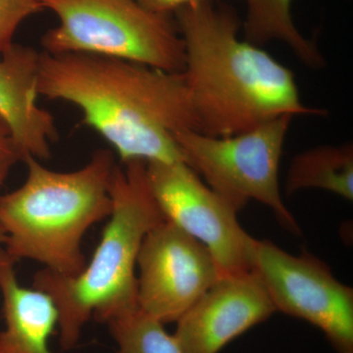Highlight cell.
I'll return each instance as SVG.
<instances>
[{"instance_id": "18", "label": "cell", "mask_w": 353, "mask_h": 353, "mask_svg": "<svg viewBox=\"0 0 353 353\" xmlns=\"http://www.w3.org/2000/svg\"><path fill=\"white\" fill-rule=\"evenodd\" d=\"M137 1L153 12L174 14L181 7L188 6L192 2L201 1V0H137Z\"/></svg>"}, {"instance_id": "16", "label": "cell", "mask_w": 353, "mask_h": 353, "mask_svg": "<svg viewBox=\"0 0 353 353\" xmlns=\"http://www.w3.org/2000/svg\"><path fill=\"white\" fill-rule=\"evenodd\" d=\"M43 10L41 0H0V52L13 43L14 34L26 19Z\"/></svg>"}, {"instance_id": "5", "label": "cell", "mask_w": 353, "mask_h": 353, "mask_svg": "<svg viewBox=\"0 0 353 353\" xmlns=\"http://www.w3.org/2000/svg\"><path fill=\"white\" fill-rule=\"evenodd\" d=\"M58 18L41 37L50 54L88 53L163 71L185 68V43L173 14L148 10L137 0H41Z\"/></svg>"}, {"instance_id": "8", "label": "cell", "mask_w": 353, "mask_h": 353, "mask_svg": "<svg viewBox=\"0 0 353 353\" xmlns=\"http://www.w3.org/2000/svg\"><path fill=\"white\" fill-rule=\"evenodd\" d=\"M253 271L276 311L321 330L336 353H353V290L328 265L306 250L292 255L257 240Z\"/></svg>"}, {"instance_id": "1", "label": "cell", "mask_w": 353, "mask_h": 353, "mask_svg": "<svg viewBox=\"0 0 353 353\" xmlns=\"http://www.w3.org/2000/svg\"><path fill=\"white\" fill-rule=\"evenodd\" d=\"M39 95L73 104L105 139L121 163L185 162L176 132H199L182 72L118 58L41 52Z\"/></svg>"}, {"instance_id": "2", "label": "cell", "mask_w": 353, "mask_h": 353, "mask_svg": "<svg viewBox=\"0 0 353 353\" xmlns=\"http://www.w3.org/2000/svg\"><path fill=\"white\" fill-rule=\"evenodd\" d=\"M173 15L185 43L182 73L199 132L230 137L281 116L326 114L303 103L290 69L240 39L233 9L201 0Z\"/></svg>"}, {"instance_id": "4", "label": "cell", "mask_w": 353, "mask_h": 353, "mask_svg": "<svg viewBox=\"0 0 353 353\" xmlns=\"http://www.w3.org/2000/svg\"><path fill=\"white\" fill-rule=\"evenodd\" d=\"M112 210L101 241L75 276L41 269L32 287L51 297L58 311L60 347L78 345L90 319L105 324L138 308L137 261L146 234L164 220L146 178V162L116 164L110 185Z\"/></svg>"}, {"instance_id": "3", "label": "cell", "mask_w": 353, "mask_h": 353, "mask_svg": "<svg viewBox=\"0 0 353 353\" xmlns=\"http://www.w3.org/2000/svg\"><path fill=\"white\" fill-rule=\"evenodd\" d=\"M27 178L0 196L4 250L17 263L31 260L61 276H75L87 264L83 240L88 230L112 210V150L94 152L82 168L55 171L26 157Z\"/></svg>"}, {"instance_id": "7", "label": "cell", "mask_w": 353, "mask_h": 353, "mask_svg": "<svg viewBox=\"0 0 353 353\" xmlns=\"http://www.w3.org/2000/svg\"><path fill=\"white\" fill-rule=\"evenodd\" d=\"M146 178L165 219L208 248L222 276L253 271L257 240L236 210L185 162H146Z\"/></svg>"}, {"instance_id": "12", "label": "cell", "mask_w": 353, "mask_h": 353, "mask_svg": "<svg viewBox=\"0 0 353 353\" xmlns=\"http://www.w3.org/2000/svg\"><path fill=\"white\" fill-rule=\"evenodd\" d=\"M16 262L0 245V294L4 329L0 353H53L50 340L57 328L58 311L51 297L21 284Z\"/></svg>"}, {"instance_id": "15", "label": "cell", "mask_w": 353, "mask_h": 353, "mask_svg": "<svg viewBox=\"0 0 353 353\" xmlns=\"http://www.w3.org/2000/svg\"><path fill=\"white\" fill-rule=\"evenodd\" d=\"M105 324L117 347L116 353H182L164 325L139 308L115 316Z\"/></svg>"}, {"instance_id": "13", "label": "cell", "mask_w": 353, "mask_h": 353, "mask_svg": "<svg viewBox=\"0 0 353 353\" xmlns=\"http://www.w3.org/2000/svg\"><path fill=\"white\" fill-rule=\"evenodd\" d=\"M306 189L328 190L352 201V143L316 146L292 158L285 176V194Z\"/></svg>"}, {"instance_id": "11", "label": "cell", "mask_w": 353, "mask_h": 353, "mask_svg": "<svg viewBox=\"0 0 353 353\" xmlns=\"http://www.w3.org/2000/svg\"><path fill=\"white\" fill-rule=\"evenodd\" d=\"M39 62L41 52L24 44L13 43L0 52V117L24 158L41 161L51 157L58 132L52 114L38 104Z\"/></svg>"}, {"instance_id": "10", "label": "cell", "mask_w": 353, "mask_h": 353, "mask_svg": "<svg viewBox=\"0 0 353 353\" xmlns=\"http://www.w3.org/2000/svg\"><path fill=\"white\" fill-rule=\"evenodd\" d=\"M275 312L254 271L222 276L176 322L173 336L182 353H219Z\"/></svg>"}, {"instance_id": "6", "label": "cell", "mask_w": 353, "mask_h": 353, "mask_svg": "<svg viewBox=\"0 0 353 353\" xmlns=\"http://www.w3.org/2000/svg\"><path fill=\"white\" fill-rule=\"evenodd\" d=\"M294 117L281 116L230 137H212L194 130L176 132L183 161L236 211L256 201L268 206L288 231L301 229L281 194L279 169Z\"/></svg>"}, {"instance_id": "9", "label": "cell", "mask_w": 353, "mask_h": 353, "mask_svg": "<svg viewBox=\"0 0 353 353\" xmlns=\"http://www.w3.org/2000/svg\"><path fill=\"white\" fill-rule=\"evenodd\" d=\"M137 269L138 308L163 325L178 321L222 277L208 248L166 219L146 234Z\"/></svg>"}, {"instance_id": "19", "label": "cell", "mask_w": 353, "mask_h": 353, "mask_svg": "<svg viewBox=\"0 0 353 353\" xmlns=\"http://www.w3.org/2000/svg\"><path fill=\"white\" fill-rule=\"evenodd\" d=\"M6 234H3V232L0 230V245H3L4 243H6Z\"/></svg>"}, {"instance_id": "17", "label": "cell", "mask_w": 353, "mask_h": 353, "mask_svg": "<svg viewBox=\"0 0 353 353\" xmlns=\"http://www.w3.org/2000/svg\"><path fill=\"white\" fill-rule=\"evenodd\" d=\"M24 155L16 143L12 131L6 121L0 117V196L7 176L18 162H23Z\"/></svg>"}, {"instance_id": "14", "label": "cell", "mask_w": 353, "mask_h": 353, "mask_svg": "<svg viewBox=\"0 0 353 353\" xmlns=\"http://www.w3.org/2000/svg\"><path fill=\"white\" fill-rule=\"evenodd\" d=\"M246 16L243 28L245 41L261 46L282 41L306 66L323 68L324 57L312 41L299 32L292 20V0H245Z\"/></svg>"}]
</instances>
